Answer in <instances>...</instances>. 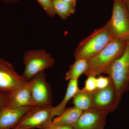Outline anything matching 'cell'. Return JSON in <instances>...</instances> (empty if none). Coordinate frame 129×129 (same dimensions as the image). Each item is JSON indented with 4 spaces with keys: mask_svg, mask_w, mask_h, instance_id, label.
Wrapping results in <instances>:
<instances>
[{
    "mask_svg": "<svg viewBox=\"0 0 129 129\" xmlns=\"http://www.w3.org/2000/svg\"><path fill=\"white\" fill-rule=\"evenodd\" d=\"M129 39L113 38L98 54L88 60V68L84 74L96 77L103 74L124 52Z\"/></svg>",
    "mask_w": 129,
    "mask_h": 129,
    "instance_id": "obj_1",
    "label": "cell"
},
{
    "mask_svg": "<svg viewBox=\"0 0 129 129\" xmlns=\"http://www.w3.org/2000/svg\"><path fill=\"white\" fill-rule=\"evenodd\" d=\"M113 38L109 20L104 26L97 29L80 42L75 51V58L90 60L98 54Z\"/></svg>",
    "mask_w": 129,
    "mask_h": 129,
    "instance_id": "obj_2",
    "label": "cell"
},
{
    "mask_svg": "<svg viewBox=\"0 0 129 129\" xmlns=\"http://www.w3.org/2000/svg\"><path fill=\"white\" fill-rule=\"evenodd\" d=\"M111 79L115 87L118 101L128 91L129 39L124 52L107 69L104 73Z\"/></svg>",
    "mask_w": 129,
    "mask_h": 129,
    "instance_id": "obj_3",
    "label": "cell"
},
{
    "mask_svg": "<svg viewBox=\"0 0 129 129\" xmlns=\"http://www.w3.org/2000/svg\"><path fill=\"white\" fill-rule=\"evenodd\" d=\"M24 70L22 75L28 81L37 74L54 66L55 59L45 49L29 50L24 53L23 57Z\"/></svg>",
    "mask_w": 129,
    "mask_h": 129,
    "instance_id": "obj_4",
    "label": "cell"
},
{
    "mask_svg": "<svg viewBox=\"0 0 129 129\" xmlns=\"http://www.w3.org/2000/svg\"><path fill=\"white\" fill-rule=\"evenodd\" d=\"M53 107L52 104L33 107L12 129L39 128L52 121L55 118L52 113Z\"/></svg>",
    "mask_w": 129,
    "mask_h": 129,
    "instance_id": "obj_5",
    "label": "cell"
},
{
    "mask_svg": "<svg viewBox=\"0 0 129 129\" xmlns=\"http://www.w3.org/2000/svg\"><path fill=\"white\" fill-rule=\"evenodd\" d=\"M109 20L113 38L129 39V12L124 0H114Z\"/></svg>",
    "mask_w": 129,
    "mask_h": 129,
    "instance_id": "obj_6",
    "label": "cell"
},
{
    "mask_svg": "<svg viewBox=\"0 0 129 129\" xmlns=\"http://www.w3.org/2000/svg\"><path fill=\"white\" fill-rule=\"evenodd\" d=\"M119 104L113 82L107 88L91 93L90 108L108 114L115 111Z\"/></svg>",
    "mask_w": 129,
    "mask_h": 129,
    "instance_id": "obj_7",
    "label": "cell"
},
{
    "mask_svg": "<svg viewBox=\"0 0 129 129\" xmlns=\"http://www.w3.org/2000/svg\"><path fill=\"white\" fill-rule=\"evenodd\" d=\"M27 82L22 75L16 72L11 63L0 58V91L10 94Z\"/></svg>",
    "mask_w": 129,
    "mask_h": 129,
    "instance_id": "obj_8",
    "label": "cell"
},
{
    "mask_svg": "<svg viewBox=\"0 0 129 129\" xmlns=\"http://www.w3.org/2000/svg\"><path fill=\"white\" fill-rule=\"evenodd\" d=\"M31 95L35 106L52 104V94L50 85L46 80L45 71L40 72L32 78Z\"/></svg>",
    "mask_w": 129,
    "mask_h": 129,
    "instance_id": "obj_9",
    "label": "cell"
},
{
    "mask_svg": "<svg viewBox=\"0 0 129 129\" xmlns=\"http://www.w3.org/2000/svg\"><path fill=\"white\" fill-rule=\"evenodd\" d=\"M108 114L95 109H89L83 111L72 127L74 129H104Z\"/></svg>",
    "mask_w": 129,
    "mask_h": 129,
    "instance_id": "obj_10",
    "label": "cell"
},
{
    "mask_svg": "<svg viewBox=\"0 0 129 129\" xmlns=\"http://www.w3.org/2000/svg\"><path fill=\"white\" fill-rule=\"evenodd\" d=\"M33 79L16 90L9 94V104L8 107L18 108L26 107H35L31 95Z\"/></svg>",
    "mask_w": 129,
    "mask_h": 129,
    "instance_id": "obj_11",
    "label": "cell"
},
{
    "mask_svg": "<svg viewBox=\"0 0 129 129\" xmlns=\"http://www.w3.org/2000/svg\"><path fill=\"white\" fill-rule=\"evenodd\" d=\"M33 107L12 108L7 107L3 109L0 111V129H12Z\"/></svg>",
    "mask_w": 129,
    "mask_h": 129,
    "instance_id": "obj_12",
    "label": "cell"
},
{
    "mask_svg": "<svg viewBox=\"0 0 129 129\" xmlns=\"http://www.w3.org/2000/svg\"><path fill=\"white\" fill-rule=\"evenodd\" d=\"M83 112L75 106L66 108L60 115L54 118L52 123L58 125L72 126L78 120Z\"/></svg>",
    "mask_w": 129,
    "mask_h": 129,
    "instance_id": "obj_13",
    "label": "cell"
},
{
    "mask_svg": "<svg viewBox=\"0 0 129 129\" xmlns=\"http://www.w3.org/2000/svg\"><path fill=\"white\" fill-rule=\"evenodd\" d=\"M80 89L79 88L78 80H72L69 81L66 94L60 104L56 107H53L52 113L55 117L58 116L64 111L68 102L73 98Z\"/></svg>",
    "mask_w": 129,
    "mask_h": 129,
    "instance_id": "obj_14",
    "label": "cell"
},
{
    "mask_svg": "<svg viewBox=\"0 0 129 129\" xmlns=\"http://www.w3.org/2000/svg\"><path fill=\"white\" fill-rule=\"evenodd\" d=\"M88 60L79 58L71 65L66 73L65 79L67 81L78 79L80 76L84 74L88 68Z\"/></svg>",
    "mask_w": 129,
    "mask_h": 129,
    "instance_id": "obj_15",
    "label": "cell"
},
{
    "mask_svg": "<svg viewBox=\"0 0 129 129\" xmlns=\"http://www.w3.org/2000/svg\"><path fill=\"white\" fill-rule=\"evenodd\" d=\"M53 7L55 14L63 20H66L76 11V6L61 0H53Z\"/></svg>",
    "mask_w": 129,
    "mask_h": 129,
    "instance_id": "obj_16",
    "label": "cell"
},
{
    "mask_svg": "<svg viewBox=\"0 0 129 129\" xmlns=\"http://www.w3.org/2000/svg\"><path fill=\"white\" fill-rule=\"evenodd\" d=\"M73 102L74 106L82 111L90 108L91 93L80 89L73 98Z\"/></svg>",
    "mask_w": 129,
    "mask_h": 129,
    "instance_id": "obj_17",
    "label": "cell"
},
{
    "mask_svg": "<svg viewBox=\"0 0 129 129\" xmlns=\"http://www.w3.org/2000/svg\"><path fill=\"white\" fill-rule=\"evenodd\" d=\"M47 14L53 17L56 15L53 7V0H37Z\"/></svg>",
    "mask_w": 129,
    "mask_h": 129,
    "instance_id": "obj_18",
    "label": "cell"
},
{
    "mask_svg": "<svg viewBox=\"0 0 129 129\" xmlns=\"http://www.w3.org/2000/svg\"><path fill=\"white\" fill-rule=\"evenodd\" d=\"M85 84L84 87L82 89L86 92H94L97 89L96 87V77L94 76H88Z\"/></svg>",
    "mask_w": 129,
    "mask_h": 129,
    "instance_id": "obj_19",
    "label": "cell"
},
{
    "mask_svg": "<svg viewBox=\"0 0 129 129\" xmlns=\"http://www.w3.org/2000/svg\"><path fill=\"white\" fill-rule=\"evenodd\" d=\"M112 82V81L108 76H100L96 79L97 89H100L107 88Z\"/></svg>",
    "mask_w": 129,
    "mask_h": 129,
    "instance_id": "obj_20",
    "label": "cell"
},
{
    "mask_svg": "<svg viewBox=\"0 0 129 129\" xmlns=\"http://www.w3.org/2000/svg\"><path fill=\"white\" fill-rule=\"evenodd\" d=\"M9 101V94L0 91V111L8 106Z\"/></svg>",
    "mask_w": 129,
    "mask_h": 129,
    "instance_id": "obj_21",
    "label": "cell"
},
{
    "mask_svg": "<svg viewBox=\"0 0 129 129\" xmlns=\"http://www.w3.org/2000/svg\"><path fill=\"white\" fill-rule=\"evenodd\" d=\"M39 129H74L72 126L68 125H58L54 124L52 121L47 123L39 128Z\"/></svg>",
    "mask_w": 129,
    "mask_h": 129,
    "instance_id": "obj_22",
    "label": "cell"
},
{
    "mask_svg": "<svg viewBox=\"0 0 129 129\" xmlns=\"http://www.w3.org/2000/svg\"><path fill=\"white\" fill-rule=\"evenodd\" d=\"M19 1L20 0H0V1L2 2L5 4L16 3Z\"/></svg>",
    "mask_w": 129,
    "mask_h": 129,
    "instance_id": "obj_23",
    "label": "cell"
},
{
    "mask_svg": "<svg viewBox=\"0 0 129 129\" xmlns=\"http://www.w3.org/2000/svg\"><path fill=\"white\" fill-rule=\"evenodd\" d=\"M61 1H63L65 2L69 3L72 4V5H74V6H76V0H61Z\"/></svg>",
    "mask_w": 129,
    "mask_h": 129,
    "instance_id": "obj_24",
    "label": "cell"
},
{
    "mask_svg": "<svg viewBox=\"0 0 129 129\" xmlns=\"http://www.w3.org/2000/svg\"><path fill=\"white\" fill-rule=\"evenodd\" d=\"M124 1L129 12V0H124Z\"/></svg>",
    "mask_w": 129,
    "mask_h": 129,
    "instance_id": "obj_25",
    "label": "cell"
},
{
    "mask_svg": "<svg viewBox=\"0 0 129 129\" xmlns=\"http://www.w3.org/2000/svg\"><path fill=\"white\" fill-rule=\"evenodd\" d=\"M128 90H129V85H128Z\"/></svg>",
    "mask_w": 129,
    "mask_h": 129,
    "instance_id": "obj_26",
    "label": "cell"
}]
</instances>
